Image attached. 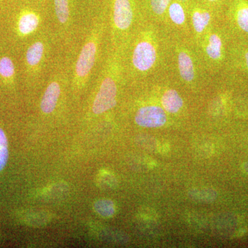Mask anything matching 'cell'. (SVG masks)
I'll return each instance as SVG.
<instances>
[{"label": "cell", "mask_w": 248, "mask_h": 248, "mask_svg": "<svg viewBox=\"0 0 248 248\" xmlns=\"http://www.w3.org/2000/svg\"><path fill=\"white\" fill-rule=\"evenodd\" d=\"M9 150L8 146L0 148V172L4 169L9 160Z\"/></svg>", "instance_id": "ac0fdd59"}, {"label": "cell", "mask_w": 248, "mask_h": 248, "mask_svg": "<svg viewBox=\"0 0 248 248\" xmlns=\"http://www.w3.org/2000/svg\"><path fill=\"white\" fill-rule=\"evenodd\" d=\"M106 28V22L97 21L86 36L72 73V87L76 92L84 89L91 79Z\"/></svg>", "instance_id": "7a4b0ae2"}, {"label": "cell", "mask_w": 248, "mask_h": 248, "mask_svg": "<svg viewBox=\"0 0 248 248\" xmlns=\"http://www.w3.org/2000/svg\"><path fill=\"white\" fill-rule=\"evenodd\" d=\"M135 0H112L110 35L112 48H124L143 23L138 22Z\"/></svg>", "instance_id": "3957f363"}, {"label": "cell", "mask_w": 248, "mask_h": 248, "mask_svg": "<svg viewBox=\"0 0 248 248\" xmlns=\"http://www.w3.org/2000/svg\"><path fill=\"white\" fill-rule=\"evenodd\" d=\"M235 22L243 32L248 34V2L246 0H234L232 4Z\"/></svg>", "instance_id": "5bb4252c"}, {"label": "cell", "mask_w": 248, "mask_h": 248, "mask_svg": "<svg viewBox=\"0 0 248 248\" xmlns=\"http://www.w3.org/2000/svg\"><path fill=\"white\" fill-rule=\"evenodd\" d=\"M176 1L182 3V4H184L186 7L188 8L189 6H190L192 2H194L195 0H176Z\"/></svg>", "instance_id": "44dd1931"}, {"label": "cell", "mask_w": 248, "mask_h": 248, "mask_svg": "<svg viewBox=\"0 0 248 248\" xmlns=\"http://www.w3.org/2000/svg\"><path fill=\"white\" fill-rule=\"evenodd\" d=\"M191 32L196 45L213 27V13L211 9L195 1L187 8Z\"/></svg>", "instance_id": "52a82bcc"}, {"label": "cell", "mask_w": 248, "mask_h": 248, "mask_svg": "<svg viewBox=\"0 0 248 248\" xmlns=\"http://www.w3.org/2000/svg\"><path fill=\"white\" fill-rule=\"evenodd\" d=\"M175 55L178 74L183 82L192 85L200 79L199 57L187 44L181 41H174L172 45Z\"/></svg>", "instance_id": "277c9868"}, {"label": "cell", "mask_w": 248, "mask_h": 248, "mask_svg": "<svg viewBox=\"0 0 248 248\" xmlns=\"http://www.w3.org/2000/svg\"><path fill=\"white\" fill-rule=\"evenodd\" d=\"M244 169L246 170V172L248 173V162L247 164H245Z\"/></svg>", "instance_id": "603a6c76"}, {"label": "cell", "mask_w": 248, "mask_h": 248, "mask_svg": "<svg viewBox=\"0 0 248 248\" xmlns=\"http://www.w3.org/2000/svg\"><path fill=\"white\" fill-rule=\"evenodd\" d=\"M174 29L179 38L192 33L187 8L176 0H172L168 8L165 29Z\"/></svg>", "instance_id": "9c48e42d"}, {"label": "cell", "mask_w": 248, "mask_h": 248, "mask_svg": "<svg viewBox=\"0 0 248 248\" xmlns=\"http://www.w3.org/2000/svg\"><path fill=\"white\" fill-rule=\"evenodd\" d=\"M94 210L104 217H110L115 214V209L112 201L101 200L94 203Z\"/></svg>", "instance_id": "e0dca14e"}, {"label": "cell", "mask_w": 248, "mask_h": 248, "mask_svg": "<svg viewBox=\"0 0 248 248\" xmlns=\"http://www.w3.org/2000/svg\"><path fill=\"white\" fill-rule=\"evenodd\" d=\"M172 0H143L150 21L160 27H166L167 11Z\"/></svg>", "instance_id": "7c38bea8"}, {"label": "cell", "mask_w": 248, "mask_h": 248, "mask_svg": "<svg viewBox=\"0 0 248 248\" xmlns=\"http://www.w3.org/2000/svg\"><path fill=\"white\" fill-rule=\"evenodd\" d=\"M48 48V40L44 36L37 37L28 47L24 58V64L28 76L30 78H38L45 66Z\"/></svg>", "instance_id": "8992f818"}, {"label": "cell", "mask_w": 248, "mask_h": 248, "mask_svg": "<svg viewBox=\"0 0 248 248\" xmlns=\"http://www.w3.org/2000/svg\"><path fill=\"white\" fill-rule=\"evenodd\" d=\"M199 55L204 64L208 68L219 64L223 58V42L221 34L212 27L200 43Z\"/></svg>", "instance_id": "5b68a950"}, {"label": "cell", "mask_w": 248, "mask_h": 248, "mask_svg": "<svg viewBox=\"0 0 248 248\" xmlns=\"http://www.w3.org/2000/svg\"><path fill=\"white\" fill-rule=\"evenodd\" d=\"M0 78L5 83L14 84L16 78V67L11 58L3 56L0 58Z\"/></svg>", "instance_id": "2e32d148"}, {"label": "cell", "mask_w": 248, "mask_h": 248, "mask_svg": "<svg viewBox=\"0 0 248 248\" xmlns=\"http://www.w3.org/2000/svg\"><path fill=\"white\" fill-rule=\"evenodd\" d=\"M135 121V123L143 128H160L167 122V115L161 106L149 104L138 109Z\"/></svg>", "instance_id": "8fae6325"}, {"label": "cell", "mask_w": 248, "mask_h": 248, "mask_svg": "<svg viewBox=\"0 0 248 248\" xmlns=\"http://www.w3.org/2000/svg\"><path fill=\"white\" fill-rule=\"evenodd\" d=\"M42 16L38 11L32 8H24L18 14L16 19V35L20 39H27L33 35L42 26Z\"/></svg>", "instance_id": "30bf717a"}, {"label": "cell", "mask_w": 248, "mask_h": 248, "mask_svg": "<svg viewBox=\"0 0 248 248\" xmlns=\"http://www.w3.org/2000/svg\"><path fill=\"white\" fill-rule=\"evenodd\" d=\"M67 80H68L67 75L62 71L53 73L50 77L41 100L40 109L42 113L51 115L56 110Z\"/></svg>", "instance_id": "ba28073f"}, {"label": "cell", "mask_w": 248, "mask_h": 248, "mask_svg": "<svg viewBox=\"0 0 248 248\" xmlns=\"http://www.w3.org/2000/svg\"><path fill=\"white\" fill-rule=\"evenodd\" d=\"M161 107L166 112L175 114L184 107V100L177 90L168 89L165 90L160 98Z\"/></svg>", "instance_id": "4fadbf2b"}, {"label": "cell", "mask_w": 248, "mask_h": 248, "mask_svg": "<svg viewBox=\"0 0 248 248\" xmlns=\"http://www.w3.org/2000/svg\"><path fill=\"white\" fill-rule=\"evenodd\" d=\"M199 3L215 11L221 5L222 0H197Z\"/></svg>", "instance_id": "d6986e66"}, {"label": "cell", "mask_w": 248, "mask_h": 248, "mask_svg": "<svg viewBox=\"0 0 248 248\" xmlns=\"http://www.w3.org/2000/svg\"><path fill=\"white\" fill-rule=\"evenodd\" d=\"M245 61H246V66H247L248 69V50L245 54Z\"/></svg>", "instance_id": "7402d4cb"}, {"label": "cell", "mask_w": 248, "mask_h": 248, "mask_svg": "<svg viewBox=\"0 0 248 248\" xmlns=\"http://www.w3.org/2000/svg\"><path fill=\"white\" fill-rule=\"evenodd\" d=\"M162 28L145 22L124 47L125 76L142 80L155 76L166 61L169 51Z\"/></svg>", "instance_id": "6da1fadb"}, {"label": "cell", "mask_w": 248, "mask_h": 248, "mask_svg": "<svg viewBox=\"0 0 248 248\" xmlns=\"http://www.w3.org/2000/svg\"><path fill=\"white\" fill-rule=\"evenodd\" d=\"M4 146H8L7 138L4 130L0 128V148Z\"/></svg>", "instance_id": "ffe728a7"}, {"label": "cell", "mask_w": 248, "mask_h": 248, "mask_svg": "<svg viewBox=\"0 0 248 248\" xmlns=\"http://www.w3.org/2000/svg\"><path fill=\"white\" fill-rule=\"evenodd\" d=\"M43 1H44V0H43Z\"/></svg>", "instance_id": "cb8c5ba5"}, {"label": "cell", "mask_w": 248, "mask_h": 248, "mask_svg": "<svg viewBox=\"0 0 248 248\" xmlns=\"http://www.w3.org/2000/svg\"><path fill=\"white\" fill-rule=\"evenodd\" d=\"M55 16L60 27L66 29L71 24L69 0H54Z\"/></svg>", "instance_id": "9a60e30c"}]
</instances>
